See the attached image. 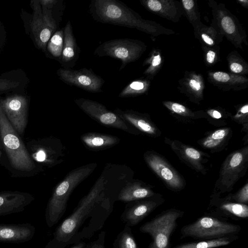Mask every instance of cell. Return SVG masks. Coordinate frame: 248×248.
<instances>
[{"label": "cell", "mask_w": 248, "mask_h": 248, "mask_svg": "<svg viewBox=\"0 0 248 248\" xmlns=\"http://www.w3.org/2000/svg\"><path fill=\"white\" fill-rule=\"evenodd\" d=\"M0 147L3 166L12 177L34 176L44 171L36 163L28 151L22 137L13 128L5 116L0 103Z\"/></svg>", "instance_id": "cell-1"}, {"label": "cell", "mask_w": 248, "mask_h": 248, "mask_svg": "<svg viewBox=\"0 0 248 248\" xmlns=\"http://www.w3.org/2000/svg\"><path fill=\"white\" fill-rule=\"evenodd\" d=\"M105 184L104 177L100 176L88 194L80 201L72 214L57 227L52 239L45 248H64L76 242L78 230L95 204L102 198L105 190Z\"/></svg>", "instance_id": "cell-2"}, {"label": "cell", "mask_w": 248, "mask_h": 248, "mask_svg": "<svg viewBox=\"0 0 248 248\" xmlns=\"http://www.w3.org/2000/svg\"><path fill=\"white\" fill-rule=\"evenodd\" d=\"M97 164L92 163L70 171L55 187L45 211V219L49 227L57 224L64 215L69 197L76 187L95 169Z\"/></svg>", "instance_id": "cell-3"}, {"label": "cell", "mask_w": 248, "mask_h": 248, "mask_svg": "<svg viewBox=\"0 0 248 248\" xmlns=\"http://www.w3.org/2000/svg\"><path fill=\"white\" fill-rule=\"evenodd\" d=\"M248 168V146L229 154L222 164L215 184L217 194L231 192L234 185L245 175Z\"/></svg>", "instance_id": "cell-4"}, {"label": "cell", "mask_w": 248, "mask_h": 248, "mask_svg": "<svg viewBox=\"0 0 248 248\" xmlns=\"http://www.w3.org/2000/svg\"><path fill=\"white\" fill-rule=\"evenodd\" d=\"M181 215L178 210H170L140 227L141 232L150 234L153 239L149 248H169L170 236Z\"/></svg>", "instance_id": "cell-5"}, {"label": "cell", "mask_w": 248, "mask_h": 248, "mask_svg": "<svg viewBox=\"0 0 248 248\" xmlns=\"http://www.w3.org/2000/svg\"><path fill=\"white\" fill-rule=\"evenodd\" d=\"M33 160L44 168H51L63 161V147L60 140L53 137L31 140L25 144Z\"/></svg>", "instance_id": "cell-6"}, {"label": "cell", "mask_w": 248, "mask_h": 248, "mask_svg": "<svg viewBox=\"0 0 248 248\" xmlns=\"http://www.w3.org/2000/svg\"><path fill=\"white\" fill-rule=\"evenodd\" d=\"M240 227L216 218L204 217L184 226L181 231L183 236L215 239L238 232Z\"/></svg>", "instance_id": "cell-7"}, {"label": "cell", "mask_w": 248, "mask_h": 248, "mask_svg": "<svg viewBox=\"0 0 248 248\" xmlns=\"http://www.w3.org/2000/svg\"><path fill=\"white\" fill-rule=\"evenodd\" d=\"M74 102L84 113L101 125L120 129L129 134L140 135L136 129L103 104L84 98L75 99Z\"/></svg>", "instance_id": "cell-8"}, {"label": "cell", "mask_w": 248, "mask_h": 248, "mask_svg": "<svg viewBox=\"0 0 248 248\" xmlns=\"http://www.w3.org/2000/svg\"><path fill=\"white\" fill-rule=\"evenodd\" d=\"M141 50L142 46L138 41L122 38L103 42L95 49L93 54L99 57H110L120 60V70H122L128 63L137 60Z\"/></svg>", "instance_id": "cell-9"}, {"label": "cell", "mask_w": 248, "mask_h": 248, "mask_svg": "<svg viewBox=\"0 0 248 248\" xmlns=\"http://www.w3.org/2000/svg\"><path fill=\"white\" fill-rule=\"evenodd\" d=\"M33 17L31 28L38 46L46 51L48 41L56 31L57 25L51 9L41 6L39 0L31 1Z\"/></svg>", "instance_id": "cell-10"}, {"label": "cell", "mask_w": 248, "mask_h": 248, "mask_svg": "<svg viewBox=\"0 0 248 248\" xmlns=\"http://www.w3.org/2000/svg\"><path fill=\"white\" fill-rule=\"evenodd\" d=\"M148 166L163 182L166 186L173 191H180L186 185L180 173L163 157L152 151L143 155Z\"/></svg>", "instance_id": "cell-11"}, {"label": "cell", "mask_w": 248, "mask_h": 248, "mask_svg": "<svg viewBox=\"0 0 248 248\" xmlns=\"http://www.w3.org/2000/svg\"><path fill=\"white\" fill-rule=\"evenodd\" d=\"M4 113L13 128L22 137L28 123V101L23 95L15 94L0 100Z\"/></svg>", "instance_id": "cell-12"}, {"label": "cell", "mask_w": 248, "mask_h": 248, "mask_svg": "<svg viewBox=\"0 0 248 248\" xmlns=\"http://www.w3.org/2000/svg\"><path fill=\"white\" fill-rule=\"evenodd\" d=\"M57 74L59 78L67 84L93 93L102 92L105 82L92 69L86 68L78 70L61 68L57 70Z\"/></svg>", "instance_id": "cell-13"}, {"label": "cell", "mask_w": 248, "mask_h": 248, "mask_svg": "<svg viewBox=\"0 0 248 248\" xmlns=\"http://www.w3.org/2000/svg\"><path fill=\"white\" fill-rule=\"evenodd\" d=\"M152 197L127 203L121 216L125 225H137L159 205L160 200Z\"/></svg>", "instance_id": "cell-14"}, {"label": "cell", "mask_w": 248, "mask_h": 248, "mask_svg": "<svg viewBox=\"0 0 248 248\" xmlns=\"http://www.w3.org/2000/svg\"><path fill=\"white\" fill-rule=\"evenodd\" d=\"M113 111L140 134L154 138L161 134L160 131L147 115L132 109H122L119 108H116Z\"/></svg>", "instance_id": "cell-15"}, {"label": "cell", "mask_w": 248, "mask_h": 248, "mask_svg": "<svg viewBox=\"0 0 248 248\" xmlns=\"http://www.w3.org/2000/svg\"><path fill=\"white\" fill-rule=\"evenodd\" d=\"M28 192L19 191L0 192V216L21 212L34 200Z\"/></svg>", "instance_id": "cell-16"}, {"label": "cell", "mask_w": 248, "mask_h": 248, "mask_svg": "<svg viewBox=\"0 0 248 248\" xmlns=\"http://www.w3.org/2000/svg\"><path fill=\"white\" fill-rule=\"evenodd\" d=\"M170 146L178 157L197 172L205 174L204 164L208 161L205 154L195 148L177 140L169 141Z\"/></svg>", "instance_id": "cell-17"}, {"label": "cell", "mask_w": 248, "mask_h": 248, "mask_svg": "<svg viewBox=\"0 0 248 248\" xmlns=\"http://www.w3.org/2000/svg\"><path fill=\"white\" fill-rule=\"evenodd\" d=\"M35 233V227L30 223L0 224V242H26L33 238Z\"/></svg>", "instance_id": "cell-18"}, {"label": "cell", "mask_w": 248, "mask_h": 248, "mask_svg": "<svg viewBox=\"0 0 248 248\" xmlns=\"http://www.w3.org/2000/svg\"><path fill=\"white\" fill-rule=\"evenodd\" d=\"M155 193L148 185L139 180L128 181L120 190L118 200L124 202L140 200L154 196Z\"/></svg>", "instance_id": "cell-19"}, {"label": "cell", "mask_w": 248, "mask_h": 248, "mask_svg": "<svg viewBox=\"0 0 248 248\" xmlns=\"http://www.w3.org/2000/svg\"><path fill=\"white\" fill-rule=\"evenodd\" d=\"M80 139L87 149L93 151L109 149L119 144L120 141V139L118 137L98 132L83 134Z\"/></svg>", "instance_id": "cell-20"}, {"label": "cell", "mask_w": 248, "mask_h": 248, "mask_svg": "<svg viewBox=\"0 0 248 248\" xmlns=\"http://www.w3.org/2000/svg\"><path fill=\"white\" fill-rule=\"evenodd\" d=\"M63 46L60 62L64 68L73 67L78 59V50L76 40L74 37L73 28L70 21L66 24L63 29Z\"/></svg>", "instance_id": "cell-21"}, {"label": "cell", "mask_w": 248, "mask_h": 248, "mask_svg": "<svg viewBox=\"0 0 248 248\" xmlns=\"http://www.w3.org/2000/svg\"><path fill=\"white\" fill-rule=\"evenodd\" d=\"M232 135L231 128L224 127L213 131L199 140L198 143L211 153L217 152L224 148Z\"/></svg>", "instance_id": "cell-22"}, {"label": "cell", "mask_w": 248, "mask_h": 248, "mask_svg": "<svg viewBox=\"0 0 248 248\" xmlns=\"http://www.w3.org/2000/svg\"><path fill=\"white\" fill-rule=\"evenodd\" d=\"M231 241L229 237H222L200 242L182 244L174 248H214L227 245Z\"/></svg>", "instance_id": "cell-23"}, {"label": "cell", "mask_w": 248, "mask_h": 248, "mask_svg": "<svg viewBox=\"0 0 248 248\" xmlns=\"http://www.w3.org/2000/svg\"><path fill=\"white\" fill-rule=\"evenodd\" d=\"M63 30L56 31L48 42L46 49L50 54L60 61L63 46Z\"/></svg>", "instance_id": "cell-24"}, {"label": "cell", "mask_w": 248, "mask_h": 248, "mask_svg": "<svg viewBox=\"0 0 248 248\" xmlns=\"http://www.w3.org/2000/svg\"><path fill=\"white\" fill-rule=\"evenodd\" d=\"M113 248H139L130 227L125 225L115 239Z\"/></svg>", "instance_id": "cell-25"}, {"label": "cell", "mask_w": 248, "mask_h": 248, "mask_svg": "<svg viewBox=\"0 0 248 248\" xmlns=\"http://www.w3.org/2000/svg\"><path fill=\"white\" fill-rule=\"evenodd\" d=\"M219 208L227 213L240 218L248 217V206L247 204L235 202L224 200L219 205Z\"/></svg>", "instance_id": "cell-26"}, {"label": "cell", "mask_w": 248, "mask_h": 248, "mask_svg": "<svg viewBox=\"0 0 248 248\" xmlns=\"http://www.w3.org/2000/svg\"><path fill=\"white\" fill-rule=\"evenodd\" d=\"M146 87L145 83L141 80H134L125 86L120 92L118 96L127 98L133 96L143 92Z\"/></svg>", "instance_id": "cell-27"}, {"label": "cell", "mask_w": 248, "mask_h": 248, "mask_svg": "<svg viewBox=\"0 0 248 248\" xmlns=\"http://www.w3.org/2000/svg\"><path fill=\"white\" fill-rule=\"evenodd\" d=\"M229 201L247 204L248 202V183L233 194L228 195L225 199Z\"/></svg>", "instance_id": "cell-28"}, {"label": "cell", "mask_w": 248, "mask_h": 248, "mask_svg": "<svg viewBox=\"0 0 248 248\" xmlns=\"http://www.w3.org/2000/svg\"><path fill=\"white\" fill-rule=\"evenodd\" d=\"M248 105L247 104L243 106L232 118L233 121L243 125V129L244 128L245 131L248 129Z\"/></svg>", "instance_id": "cell-29"}, {"label": "cell", "mask_w": 248, "mask_h": 248, "mask_svg": "<svg viewBox=\"0 0 248 248\" xmlns=\"http://www.w3.org/2000/svg\"><path fill=\"white\" fill-rule=\"evenodd\" d=\"M173 112L184 116H192L187 108L183 105L177 103H169L165 105Z\"/></svg>", "instance_id": "cell-30"}, {"label": "cell", "mask_w": 248, "mask_h": 248, "mask_svg": "<svg viewBox=\"0 0 248 248\" xmlns=\"http://www.w3.org/2000/svg\"><path fill=\"white\" fill-rule=\"evenodd\" d=\"M221 26L224 31L228 34H232L235 30V24L232 19L228 16H224L221 22Z\"/></svg>", "instance_id": "cell-31"}, {"label": "cell", "mask_w": 248, "mask_h": 248, "mask_svg": "<svg viewBox=\"0 0 248 248\" xmlns=\"http://www.w3.org/2000/svg\"><path fill=\"white\" fill-rule=\"evenodd\" d=\"M105 232H101L99 234L97 239L92 242L90 244L87 245L86 248H105Z\"/></svg>", "instance_id": "cell-32"}, {"label": "cell", "mask_w": 248, "mask_h": 248, "mask_svg": "<svg viewBox=\"0 0 248 248\" xmlns=\"http://www.w3.org/2000/svg\"><path fill=\"white\" fill-rule=\"evenodd\" d=\"M19 85L17 81L0 78V91L8 90L16 88Z\"/></svg>", "instance_id": "cell-33"}, {"label": "cell", "mask_w": 248, "mask_h": 248, "mask_svg": "<svg viewBox=\"0 0 248 248\" xmlns=\"http://www.w3.org/2000/svg\"><path fill=\"white\" fill-rule=\"evenodd\" d=\"M146 4L148 8L154 12L159 11L162 8L161 3L157 0H149L146 1Z\"/></svg>", "instance_id": "cell-34"}, {"label": "cell", "mask_w": 248, "mask_h": 248, "mask_svg": "<svg viewBox=\"0 0 248 248\" xmlns=\"http://www.w3.org/2000/svg\"><path fill=\"white\" fill-rule=\"evenodd\" d=\"M214 78L217 81L222 82H225L230 79L229 75L223 72H217L213 75Z\"/></svg>", "instance_id": "cell-35"}, {"label": "cell", "mask_w": 248, "mask_h": 248, "mask_svg": "<svg viewBox=\"0 0 248 248\" xmlns=\"http://www.w3.org/2000/svg\"><path fill=\"white\" fill-rule=\"evenodd\" d=\"M39 1L41 6L48 9H51L58 2L55 0H40Z\"/></svg>", "instance_id": "cell-36"}, {"label": "cell", "mask_w": 248, "mask_h": 248, "mask_svg": "<svg viewBox=\"0 0 248 248\" xmlns=\"http://www.w3.org/2000/svg\"><path fill=\"white\" fill-rule=\"evenodd\" d=\"M207 114L213 119L219 120L222 118V114L218 111L215 109H210L207 111Z\"/></svg>", "instance_id": "cell-37"}, {"label": "cell", "mask_w": 248, "mask_h": 248, "mask_svg": "<svg viewBox=\"0 0 248 248\" xmlns=\"http://www.w3.org/2000/svg\"><path fill=\"white\" fill-rule=\"evenodd\" d=\"M231 70L235 73H240L243 70L242 66L239 63L233 62L230 65Z\"/></svg>", "instance_id": "cell-38"}, {"label": "cell", "mask_w": 248, "mask_h": 248, "mask_svg": "<svg viewBox=\"0 0 248 248\" xmlns=\"http://www.w3.org/2000/svg\"><path fill=\"white\" fill-rule=\"evenodd\" d=\"M182 2L186 10L192 9L194 5L193 0H183Z\"/></svg>", "instance_id": "cell-39"}, {"label": "cell", "mask_w": 248, "mask_h": 248, "mask_svg": "<svg viewBox=\"0 0 248 248\" xmlns=\"http://www.w3.org/2000/svg\"><path fill=\"white\" fill-rule=\"evenodd\" d=\"M189 85L191 88L196 91H198L201 88L200 83L195 79H192L189 81Z\"/></svg>", "instance_id": "cell-40"}, {"label": "cell", "mask_w": 248, "mask_h": 248, "mask_svg": "<svg viewBox=\"0 0 248 248\" xmlns=\"http://www.w3.org/2000/svg\"><path fill=\"white\" fill-rule=\"evenodd\" d=\"M216 53L212 50H209L207 53V61L209 63H212L214 62Z\"/></svg>", "instance_id": "cell-41"}, {"label": "cell", "mask_w": 248, "mask_h": 248, "mask_svg": "<svg viewBox=\"0 0 248 248\" xmlns=\"http://www.w3.org/2000/svg\"><path fill=\"white\" fill-rule=\"evenodd\" d=\"M202 37L203 40L207 44L212 45L214 44V41L205 34H202Z\"/></svg>", "instance_id": "cell-42"}, {"label": "cell", "mask_w": 248, "mask_h": 248, "mask_svg": "<svg viewBox=\"0 0 248 248\" xmlns=\"http://www.w3.org/2000/svg\"><path fill=\"white\" fill-rule=\"evenodd\" d=\"M161 57L159 55L154 57L152 62V65L154 67L158 65V64H160L161 62Z\"/></svg>", "instance_id": "cell-43"}, {"label": "cell", "mask_w": 248, "mask_h": 248, "mask_svg": "<svg viewBox=\"0 0 248 248\" xmlns=\"http://www.w3.org/2000/svg\"><path fill=\"white\" fill-rule=\"evenodd\" d=\"M87 245L83 241L78 242L70 248H86Z\"/></svg>", "instance_id": "cell-44"}, {"label": "cell", "mask_w": 248, "mask_h": 248, "mask_svg": "<svg viewBox=\"0 0 248 248\" xmlns=\"http://www.w3.org/2000/svg\"><path fill=\"white\" fill-rule=\"evenodd\" d=\"M1 159H2V153H1L0 147V164L1 163Z\"/></svg>", "instance_id": "cell-45"}]
</instances>
